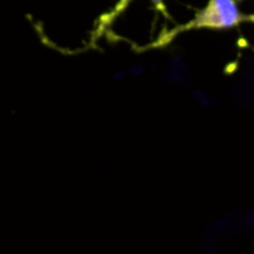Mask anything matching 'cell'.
Masks as SVG:
<instances>
[{"instance_id":"obj_1","label":"cell","mask_w":254,"mask_h":254,"mask_svg":"<svg viewBox=\"0 0 254 254\" xmlns=\"http://www.w3.org/2000/svg\"><path fill=\"white\" fill-rule=\"evenodd\" d=\"M245 21H254V17L244 15L235 0H208L205 8L196 12V15L180 26H175L174 29L162 33L156 41L151 44L142 47L141 50H160L168 47L175 38H178L184 32L190 30H226L238 27L241 23Z\"/></svg>"},{"instance_id":"obj_2","label":"cell","mask_w":254,"mask_h":254,"mask_svg":"<svg viewBox=\"0 0 254 254\" xmlns=\"http://www.w3.org/2000/svg\"><path fill=\"white\" fill-rule=\"evenodd\" d=\"M132 2H133V0H117L115 5H114L106 14H103V15L99 18V21H97V24H96V27H94V32H93V35H91L93 44L108 32V29L112 26V23H114V21H115L127 8H129V5H130ZM150 2L154 5V8H156L157 11L165 12V0H150Z\"/></svg>"}]
</instances>
